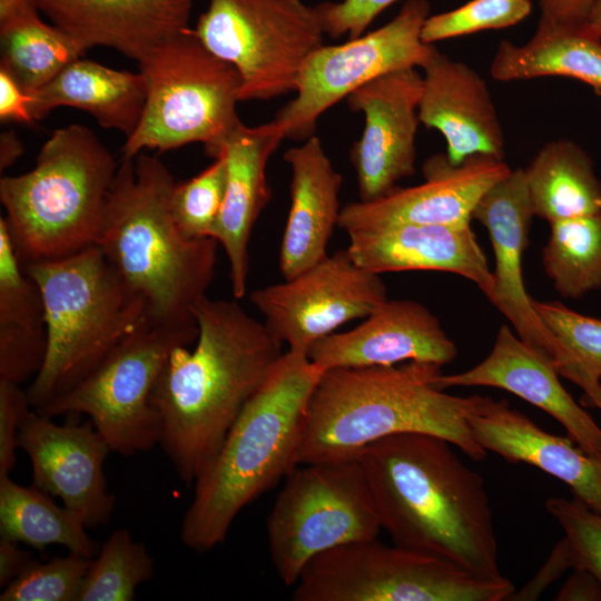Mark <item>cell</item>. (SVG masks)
Masks as SVG:
<instances>
[{"label": "cell", "mask_w": 601, "mask_h": 601, "mask_svg": "<svg viewBox=\"0 0 601 601\" xmlns=\"http://www.w3.org/2000/svg\"><path fill=\"white\" fill-rule=\"evenodd\" d=\"M441 368L406 362L325 371L307 406L298 464L354 457L367 444L401 433L439 436L469 457L484 460L487 452L467 422L479 395L439 388Z\"/></svg>", "instance_id": "5"}, {"label": "cell", "mask_w": 601, "mask_h": 601, "mask_svg": "<svg viewBox=\"0 0 601 601\" xmlns=\"http://www.w3.org/2000/svg\"><path fill=\"white\" fill-rule=\"evenodd\" d=\"M283 139L273 120L257 127L243 125L220 151L226 159V189L211 237L226 253L237 299L246 293L250 234L270 197L267 161Z\"/></svg>", "instance_id": "25"}, {"label": "cell", "mask_w": 601, "mask_h": 601, "mask_svg": "<svg viewBox=\"0 0 601 601\" xmlns=\"http://www.w3.org/2000/svg\"><path fill=\"white\" fill-rule=\"evenodd\" d=\"M546 511L564 531L561 540L571 569H582L601 583V511L581 500L551 497Z\"/></svg>", "instance_id": "39"}, {"label": "cell", "mask_w": 601, "mask_h": 601, "mask_svg": "<svg viewBox=\"0 0 601 601\" xmlns=\"http://www.w3.org/2000/svg\"><path fill=\"white\" fill-rule=\"evenodd\" d=\"M30 95L3 69H0V119L32 124Z\"/></svg>", "instance_id": "42"}, {"label": "cell", "mask_w": 601, "mask_h": 601, "mask_svg": "<svg viewBox=\"0 0 601 601\" xmlns=\"http://www.w3.org/2000/svg\"><path fill=\"white\" fill-rule=\"evenodd\" d=\"M193 314L194 347L173 349L150 397L160 421L159 444L187 485L214 459L284 353V343L235 300L206 295Z\"/></svg>", "instance_id": "1"}, {"label": "cell", "mask_w": 601, "mask_h": 601, "mask_svg": "<svg viewBox=\"0 0 601 601\" xmlns=\"http://www.w3.org/2000/svg\"><path fill=\"white\" fill-rule=\"evenodd\" d=\"M31 0H0L1 66L32 93L85 51L62 30L46 23Z\"/></svg>", "instance_id": "30"}, {"label": "cell", "mask_w": 601, "mask_h": 601, "mask_svg": "<svg viewBox=\"0 0 601 601\" xmlns=\"http://www.w3.org/2000/svg\"><path fill=\"white\" fill-rule=\"evenodd\" d=\"M533 216L522 168L511 170L492 185L472 213V219L486 228L494 254V288L489 300L523 342L551 361L552 336L533 307L522 272Z\"/></svg>", "instance_id": "19"}, {"label": "cell", "mask_w": 601, "mask_h": 601, "mask_svg": "<svg viewBox=\"0 0 601 601\" xmlns=\"http://www.w3.org/2000/svg\"><path fill=\"white\" fill-rule=\"evenodd\" d=\"M347 235L351 257L370 272H447L473 282L487 299L492 295L493 274L471 224H397Z\"/></svg>", "instance_id": "24"}, {"label": "cell", "mask_w": 601, "mask_h": 601, "mask_svg": "<svg viewBox=\"0 0 601 601\" xmlns=\"http://www.w3.org/2000/svg\"><path fill=\"white\" fill-rule=\"evenodd\" d=\"M36 560L19 543L0 536V588L20 577Z\"/></svg>", "instance_id": "44"}, {"label": "cell", "mask_w": 601, "mask_h": 601, "mask_svg": "<svg viewBox=\"0 0 601 601\" xmlns=\"http://www.w3.org/2000/svg\"><path fill=\"white\" fill-rule=\"evenodd\" d=\"M225 189L226 159L223 152H219L214 161L195 177L175 184L170 211L184 236L191 239L211 237L223 206Z\"/></svg>", "instance_id": "36"}, {"label": "cell", "mask_w": 601, "mask_h": 601, "mask_svg": "<svg viewBox=\"0 0 601 601\" xmlns=\"http://www.w3.org/2000/svg\"><path fill=\"white\" fill-rule=\"evenodd\" d=\"M531 12L530 0H471L461 7L428 16L422 29L426 43L501 29L519 23Z\"/></svg>", "instance_id": "38"}, {"label": "cell", "mask_w": 601, "mask_h": 601, "mask_svg": "<svg viewBox=\"0 0 601 601\" xmlns=\"http://www.w3.org/2000/svg\"><path fill=\"white\" fill-rule=\"evenodd\" d=\"M138 65L146 82V102L121 157L200 142L216 158L244 125L236 110L242 87L237 70L210 52L189 28Z\"/></svg>", "instance_id": "8"}, {"label": "cell", "mask_w": 601, "mask_h": 601, "mask_svg": "<svg viewBox=\"0 0 601 601\" xmlns=\"http://www.w3.org/2000/svg\"><path fill=\"white\" fill-rule=\"evenodd\" d=\"M490 72L497 81L574 78L601 96V36L587 20L554 22L540 18L526 43L500 42Z\"/></svg>", "instance_id": "28"}, {"label": "cell", "mask_w": 601, "mask_h": 601, "mask_svg": "<svg viewBox=\"0 0 601 601\" xmlns=\"http://www.w3.org/2000/svg\"><path fill=\"white\" fill-rule=\"evenodd\" d=\"M587 22L601 36V0L591 9Z\"/></svg>", "instance_id": "49"}, {"label": "cell", "mask_w": 601, "mask_h": 601, "mask_svg": "<svg viewBox=\"0 0 601 601\" xmlns=\"http://www.w3.org/2000/svg\"><path fill=\"white\" fill-rule=\"evenodd\" d=\"M83 522L48 493L0 476V536L37 550L61 545L69 552L93 558L99 545Z\"/></svg>", "instance_id": "32"}, {"label": "cell", "mask_w": 601, "mask_h": 601, "mask_svg": "<svg viewBox=\"0 0 601 601\" xmlns=\"http://www.w3.org/2000/svg\"><path fill=\"white\" fill-rule=\"evenodd\" d=\"M552 336L551 362L559 375L577 383L601 380V319L573 312L558 302L532 300Z\"/></svg>", "instance_id": "34"}, {"label": "cell", "mask_w": 601, "mask_h": 601, "mask_svg": "<svg viewBox=\"0 0 601 601\" xmlns=\"http://www.w3.org/2000/svg\"><path fill=\"white\" fill-rule=\"evenodd\" d=\"M474 440L505 461L533 465L565 483L573 496L601 511V459L569 435L545 432L505 400L479 396L467 417Z\"/></svg>", "instance_id": "21"}, {"label": "cell", "mask_w": 601, "mask_h": 601, "mask_svg": "<svg viewBox=\"0 0 601 601\" xmlns=\"http://www.w3.org/2000/svg\"><path fill=\"white\" fill-rule=\"evenodd\" d=\"M249 299L277 338L307 354L341 325L368 316L387 290L378 274L341 249L293 278L253 290Z\"/></svg>", "instance_id": "14"}, {"label": "cell", "mask_w": 601, "mask_h": 601, "mask_svg": "<svg viewBox=\"0 0 601 601\" xmlns=\"http://www.w3.org/2000/svg\"><path fill=\"white\" fill-rule=\"evenodd\" d=\"M117 169L88 127L69 125L52 132L30 171L2 177L0 200L21 262L96 245Z\"/></svg>", "instance_id": "6"}, {"label": "cell", "mask_w": 601, "mask_h": 601, "mask_svg": "<svg viewBox=\"0 0 601 601\" xmlns=\"http://www.w3.org/2000/svg\"><path fill=\"white\" fill-rule=\"evenodd\" d=\"M571 569L569 560L560 541L536 575L521 590L513 592L508 600H535L541 592L555 581L565 570Z\"/></svg>", "instance_id": "43"}, {"label": "cell", "mask_w": 601, "mask_h": 601, "mask_svg": "<svg viewBox=\"0 0 601 601\" xmlns=\"http://www.w3.org/2000/svg\"><path fill=\"white\" fill-rule=\"evenodd\" d=\"M542 19L554 22L585 21L598 0H536Z\"/></svg>", "instance_id": "45"}, {"label": "cell", "mask_w": 601, "mask_h": 601, "mask_svg": "<svg viewBox=\"0 0 601 601\" xmlns=\"http://www.w3.org/2000/svg\"><path fill=\"white\" fill-rule=\"evenodd\" d=\"M47 353L41 292L26 273L6 218H0V380L36 377Z\"/></svg>", "instance_id": "29"}, {"label": "cell", "mask_w": 601, "mask_h": 601, "mask_svg": "<svg viewBox=\"0 0 601 601\" xmlns=\"http://www.w3.org/2000/svg\"><path fill=\"white\" fill-rule=\"evenodd\" d=\"M524 174L534 216L549 224L601 214V180L590 156L575 142L549 141Z\"/></svg>", "instance_id": "31"}, {"label": "cell", "mask_w": 601, "mask_h": 601, "mask_svg": "<svg viewBox=\"0 0 601 601\" xmlns=\"http://www.w3.org/2000/svg\"><path fill=\"white\" fill-rule=\"evenodd\" d=\"M324 372L305 352L283 353L195 480L180 525L185 546L207 552L221 544L240 511L298 465L307 406Z\"/></svg>", "instance_id": "3"}, {"label": "cell", "mask_w": 601, "mask_h": 601, "mask_svg": "<svg viewBox=\"0 0 601 601\" xmlns=\"http://www.w3.org/2000/svg\"><path fill=\"white\" fill-rule=\"evenodd\" d=\"M381 530L356 457L295 466L266 520L272 564L290 587L314 556L349 542L376 539Z\"/></svg>", "instance_id": "11"}, {"label": "cell", "mask_w": 601, "mask_h": 601, "mask_svg": "<svg viewBox=\"0 0 601 601\" xmlns=\"http://www.w3.org/2000/svg\"><path fill=\"white\" fill-rule=\"evenodd\" d=\"M23 148L14 131H6L0 139V169L9 168L22 155Z\"/></svg>", "instance_id": "47"}, {"label": "cell", "mask_w": 601, "mask_h": 601, "mask_svg": "<svg viewBox=\"0 0 601 601\" xmlns=\"http://www.w3.org/2000/svg\"><path fill=\"white\" fill-rule=\"evenodd\" d=\"M86 52L109 47L138 63L188 29L191 0H31Z\"/></svg>", "instance_id": "22"}, {"label": "cell", "mask_w": 601, "mask_h": 601, "mask_svg": "<svg viewBox=\"0 0 601 601\" xmlns=\"http://www.w3.org/2000/svg\"><path fill=\"white\" fill-rule=\"evenodd\" d=\"M142 73L115 70L77 59L51 81L30 95V114L41 120L57 107H73L90 114L107 129L128 138L137 128L146 102Z\"/></svg>", "instance_id": "27"}, {"label": "cell", "mask_w": 601, "mask_h": 601, "mask_svg": "<svg viewBox=\"0 0 601 601\" xmlns=\"http://www.w3.org/2000/svg\"><path fill=\"white\" fill-rule=\"evenodd\" d=\"M31 407L27 391L0 380V476L9 475L16 465L19 432Z\"/></svg>", "instance_id": "41"}, {"label": "cell", "mask_w": 601, "mask_h": 601, "mask_svg": "<svg viewBox=\"0 0 601 601\" xmlns=\"http://www.w3.org/2000/svg\"><path fill=\"white\" fill-rule=\"evenodd\" d=\"M293 587L294 601H501L515 591L505 577L479 578L441 556L377 538L314 556Z\"/></svg>", "instance_id": "9"}, {"label": "cell", "mask_w": 601, "mask_h": 601, "mask_svg": "<svg viewBox=\"0 0 601 601\" xmlns=\"http://www.w3.org/2000/svg\"><path fill=\"white\" fill-rule=\"evenodd\" d=\"M175 184L157 157H121L96 245L144 302L147 319L197 327L193 308L211 284L218 242L179 231L170 211Z\"/></svg>", "instance_id": "4"}, {"label": "cell", "mask_w": 601, "mask_h": 601, "mask_svg": "<svg viewBox=\"0 0 601 601\" xmlns=\"http://www.w3.org/2000/svg\"><path fill=\"white\" fill-rule=\"evenodd\" d=\"M456 355V345L437 317L410 299H386L354 329L332 333L307 351L308 358L324 371L403 362L443 366Z\"/></svg>", "instance_id": "18"}, {"label": "cell", "mask_w": 601, "mask_h": 601, "mask_svg": "<svg viewBox=\"0 0 601 601\" xmlns=\"http://www.w3.org/2000/svg\"><path fill=\"white\" fill-rule=\"evenodd\" d=\"M354 457L394 544L441 556L479 578H504L484 480L449 441L424 433L394 434L367 444Z\"/></svg>", "instance_id": "2"}, {"label": "cell", "mask_w": 601, "mask_h": 601, "mask_svg": "<svg viewBox=\"0 0 601 601\" xmlns=\"http://www.w3.org/2000/svg\"><path fill=\"white\" fill-rule=\"evenodd\" d=\"M197 336L198 326L164 325L145 317L78 384L35 411L51 418L85 414L112 452H146L161 436L150 402L154 386L173 349L194 345Z\"/></svg>", "instance_id": "10"}, {"label": "cell", "mask_w": 601, "mask_h": 601, "mask_svg": "<svg viewBox=\"0 0 601 601\" xmlns=\"http://www.w3.org/2000/svg\"><path fill=\"white\" fill-rule=\"evenodd\" d=\"M397 0H343L317 4L324 32L333 38L349 39L364 33L373 20Z\"/></svg>", "instance_id": "40"}, {"label": "cell", "mask_w": 601, "mask_h": 601, "mask_svg": "<svg viewBox=\"0 0 601 601\" xmlns=\"http://www.w3.org/2000/svg\"><path fill=\"white\" fill-rule=\"evenodd\" d=\"M554 365L523 342L518 334L500 327L490 354L474 367L457 374H440L441 390L454 386H489L510 392L546 412L588 453L601 459V428L559 380Z\"/></svg>", "instance_id": "20"}, {"label": "cell", "mask_w": 601, "mask_h": 601, "mask_svg": "<svg viewBox=\"0 0 601 601\" xmlns=\"http://www.w3.org/2000/svg\"><path fill=\"white\" fill-rule=\"evenodd\" d=\"M91 562L92 558L73 552L36 560L2 589L0 601H79Z\"/></svg>", "instance_id": "37"}, {"label": "cell", "mask_w": 601, "mask_h": 601, "mask_svg": "<svg viewBox=\"0 0 601 601\" xmlns=\"http://www.w3.org/2000/svg\"><path fill=\"white\" fill-rule=\"evenodd\" d=\"M423 76L415 68L383 75L348 95L353 111L365 117L351 150L361 201L383 197L415 171V138Z\"/></svg>", "instance_id": "15"}, {"label": "cell", "mask_w": 601, "mask_h": 601, "mask_svg": "<svg viewBox=\"0 0 601 601\" xmlns=\"http://www.w3.org/2000/svg\"><path fill=\"white\" fill-rule=\"evenodd\" d=\"M430 16L426 0H407L383 27L336 46H322L304 65L296 96L273 120L284 138H309L318 118L366 82L423 67L435 47L422 39Z\"/></svg>", "instance_id": "13"}, {"label": "cell", "mask_w": 601, "mask_h": 601, "mask_svg": "<svg viewBox=\"0 0 601 601\" xmlns=\"http://www.w3.org/2000/svg\"><path fill=\"white\" fill-rule=\"evenodd\" d=\"M558 601H601V583L590 572L574 569L571 577L556 593Z\"/></svg>", "instance_id": "46"}, {"label": "cell", "mask_w": 601, "mask_h": 601, "mask_svg": "<svg viewBox=\"0 0 601 601\" xmlns=\"http://www.w3.org/2000/svg\"><path fill=\"white\" fill-rule=\"evenodd\" d=\"M542 264L556 292L580 298L601 288V214L550 224Z\"/></svg>", "instance_id": "33"}, {"label": "cell", "mask_w": 601, "mask_h": 601, "mask_svg": "<svg viewBox=\"0 0 601 601\" xmlns=\"http://www.w3.org/2000/svg\"><path fill=\"white\" fill-rule=\"evenodd\" d=\"M19 449L30 460L35 487L59 497L87 529L109 522L116 499L104 464L112 451L90 421L58 425L32 408L21 425Z\"/></svg>", "instance_id": "16"}, {"label": "cell", "mask_w": 601, "mask_h": 601, "mask_svg": "<svg viewBox=\"0 0 601 601\" xmlns=\"http://www.w3.org/2000/svg\"><path fill=\"white\" fill-rule=\"evenodd\" d=\"M194 33L237 70L239 101L295 91L325 35L316 6L302 0H209Z\"/></svg>", "instance_id": "12"}, {"label": "cell", "mask_w": 601, "mask_h": 601, "mask_svg": "<svg viewBox=\"0 0 601 601\" xmlns=\"http://www.w3.org/2000/svg\"><path fill=\"white\" fill-rule=\"evenodd\" d=\"M284 160L292 170L290 207L280 244L279 269L284 279H289L327 256L341 214L342 175L334 169L316 136L289 148Z\"/></svg>", "instance_id": "26"}, {"label": "cell", "mask_w": 601, "mask_h": 601, "mask_svg": "<svg viewBox=\"0 0 601 601\" xmlns=\"http://www.w3.org/2000/svg\"><path fill=\"white\" fill-rule=\"evenodd\" d=\"M422 68L420 121L443 135L449 160L459 165L476 155L503 159L504 136L484 79L436 48Z\"/></svg>", "instance_id": "23"}, {"label": "cell", "mask_w": 601, "mask_h": 601, "mask_svg": "<svg viewBox=\"0 0 601 601\" xmlns=\"http://www.w3.org/2000/svg\"><path fill=\"white\" fill-rule=\"evenodd\" d=\"M155 562L144 543L127 529L115 530L92 558L79 601H131L150 580Z\"/></svg>", "instance_id": "35"}, {"label": "cell", "mask_w": 601, "mask_h": 601, "mask_svg": "<svg viewBox=\"0 0 601 601\" xmlns=\"http://www.w3.org/2000/svg\"><path fill=\"white\" fill-rule=\"evenodd\" d=\"M43 300L47 353L27 390L33 410L65 394L145 318L144 302L97 245L22 263Z\"/></svg>", "instance_id": "7"}, {"label": "cell", "mask_w": 601, "mask_h": 601, "mask_svg": "<svg viewBox=\"0 0 601 601\" xmlns=\"http://www.w3.org/2000/svg\"><path fill=\"white\" fill-rule=\"evenodd\" d=\"M583 391L581 404L585 407H595L601 411V384L600 381L580 380L575 383Z\"/></svg>", "instance_id": "48"}, {"label": "cell", "mask_w": 601, "mask_h": 601, "mask_svg": "<svg viewBox=\"0 0 601 601\" xmlns=\"http://www.w3.org/2000/svg\"><path fill=\"white\" fill-rule=\"evenodd\" d=\"M511 170L503 159L491 156L476 155L454 165L446 154L434 155L423 165L422 184L347 204L338 226L349 233L397 224H471L480 198Z\"/></svg>", "instance_id": "17"}]
</instances>
